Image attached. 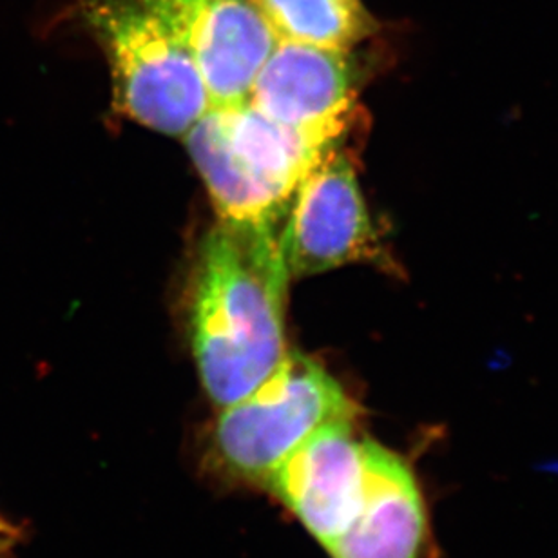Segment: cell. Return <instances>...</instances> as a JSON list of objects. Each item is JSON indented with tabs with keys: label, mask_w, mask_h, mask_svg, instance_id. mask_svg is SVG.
<instances>
[{
	"label": "cell",
	"mask_w": 558,
	"mask_h": 558,
	"mask_svg": "<svg viewBox=\"0 0 558 558\" xmlns=\"http://www.w3.org/2000/svg\"><path fill=\"white\" fill-rule=\"evenodd\" d=\"M278 229L213 227L199 251L191 344L210 401L223 409L262 385L287 355Z\"/></svg>",
	"instance_id": "obj_1"
},
{
	"label": "cell",
	"mask_w": 558,
	"mask_h": 558,
	"mask_svg": "<svg viewBox=\"0 0 558 558\" xmlns=\"http://www.w3.org/2000/svg\"><path fill=\"white\" fill-rule=\"evenodd\" d=\"M220 221L278 229L325 147L251 108H210L182 136Z\"/></svg>",
	"instance_id": "obj_2"
},
{
	"label": "cell",
	"mask_w": 558,
	"mask_h": 558,
	"mask_svg": "<svg viewBox=\"0 0 558 558\" xmlns=\"http://www.w3.org/2000/svg\"><path fill=\"white\" fill-rule=\"evenodd\" d=\"M357 414L325 366L301 352H287L253 392L221 409L207 437L205 462L221 481L265 488L279 462L314 429Z\"/></svg>",
	"instance_id": "obj_3"
},
{
	"label": "cell",
	"mask_w": 558,
	"mask_h": 558,
	"mask_svg": "<svg viewBox=\"0 0 558 558\" xmlns=\"http://www.w3.org/2000/svg\"><path fill=\"white\" fill-rule=\"evenodd\" d=\"M78 15L108 59L120 113L183 136L213 108L193 57L144 0H78Z\"/></svg>",
	"instance_id": "obj_4"
},
{
	"label": "cell",
	"mask_w": 558,
	"mask_h": 558,
	"mask_svg": "<svg viewBox=\"0 0 558 558\" xmlns=\"http://www.w3.org/2000/svg\"><path fill=\"white\" fill-rule=\"evenodd\" d=\"M287 278H308L355 262H381V243L354 166L330 150L300 183L278 234Z\"/></svg>",
	"instance_id": "obj_5"
},
{
	"label": "cell",
	"mask_w": 558,
	"mask_h": 558,
	"mask_svg": "<svg viewBox=\"0 0 558 558\" xmlns=\"http://www.w3.org/2000/svg\"><path fill=\"white\" fill-rule=\"evenodd\" d=\"M355 423L347 418L314 429L265 484L323 548L350 526L363 500L366 437Z\"/></svg>",
	"instance_id": "obj_6"
},
{
	"label": "cell",
	"mask_w": 558,
	"mask_h": 558,
	"mask_svg": "<svg viewBox=\"0 0 558 558\" xmlns=\"http://www.w3.org/2000/svg\"><path fill=\"white\" fill-rule=\"evenodd\" d=\"M247 104L287 130L336 147L355 104L350 53L276 40Z\"/></svg>",
	"instance_id": "obj_7"
},
{
	"label": "cell",
	"mask_w": 558,
	"mask_h": 558,
	"mask_svg": "<svg viewBox=\"0 0 558 558\" xmlns=\"http://www.w3.org/2000/svg\"><path fill=\"white\" fill-rule=\"evenodd\" d=\"M193 57L213 108L247 102L276 37L251 0H144Z\"/></svg>",
	"instance_id": "obj_8"
},
{
	"label": "cell",
	"mask_w": 558,
	"mask_h": 558,
	"mask_svg": "<svg viewBox=\"0 0 558 558\" xmlns=\"http://www.w3.org/2000/svg\"><path fill=\"white\" fill-rule=\"evenodd\" d=\"M365 492L350 526L325 548L330 558H426L428 513L409 461L366 439Z\"/></svg>",
	"instance_id": "obj_9"
},
{
	"label": "cell",
	"mask_w": 558,
	"mask_h": 558,
	"mask_svg": "<svg viewBox=\"0 0 558 558\" xmlns=\"http://www.w3.org/2000/svg\"><path fill=\"white\" fill-rule=\"evenodd\" d=\"M276 40L350 53L377 32L361 0H251Z\"/></svg>",
	"instance_id": "obj_10"
},
{
	"label": "cell",
	"mask_w": 558,
	"mask_h": 558,
	"mask_svg": "<svg viewBox=\"0 0 558 558\" xmlns=\"http://www.w3.org/2000/svg\"><path fill=\"white\" fill-rule=\"evenodd\" d=\"M21 541V532L0 533V558H5Z\"/></svg>",
	"instance_id": "obj_11"
},
{
	"label": "cell",
	"mask_w": 558,
	"mask_h": 558,
	"mask_svg": "<svg viewBox=\"0 0 558 558\" xmlns=\"http://www.w3.org/2000/svg\"><path fill=\"white\" fill-rule=\"evenodd\" d=\"M10 532H21V530H19V527H16L15 524H11L10 521H5V519H2V517H0V533Z\"/></svg>",
	"instance_id": "obj_12"
}]
</instances>
